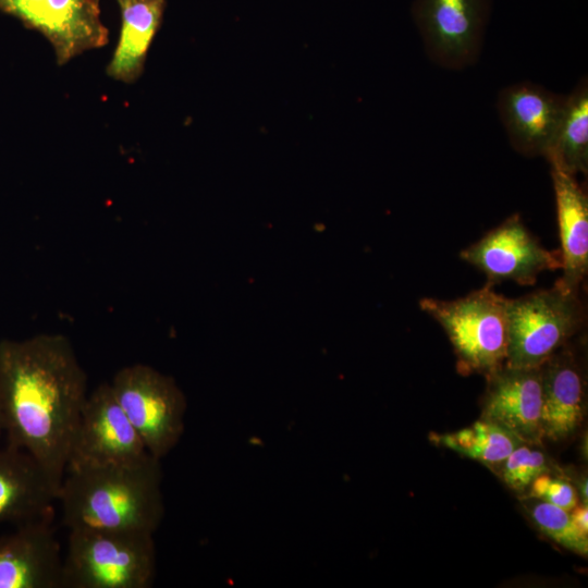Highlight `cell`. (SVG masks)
Wrapping results in <instances>:
<instances>
[{"instance_id":"6da1fadb","label":"cell","mask_w":588,"mask_h":588,"mask_svg":"<svg viewBox=\"0 0 588 588\" xmlns=\"http://www.w3.org/2000/svg\"><path fill=\"white\" fill-rule=\"evenodd\" d=\"M7 443L27 452L61 486L87 397V376L70 340L42 333L0 341Z\"/></svg>"},{"instance_id":"7a4b0ae2","label":"cell","mask_w":588,"mask_h":588,"mask_svg":"<svg viewBox=\"0 0 588 588\" xmlns=\"http://www.w3.org/2000/svg\"><path fill=\"white\" fill-rule=\"evenodd\" d=\"M160 460L66 469L58 494L72 529L155 534L163 514Z\"/></svg>"},{"instance_id":"3957f363","label":"cell","mask_w":588,"mask_h":588,"mask_svg":"<svg viewBox=\"0 0 588 588\" xmlns=\"http://www.w3.org/2000/svg\"><path fill=\"white\" fill-rule=\"evenodd\" d=\"M155 576L152 534L69 530L61 588H148Z\"/></svg>"},{"instance_id":"277c9868","label":"cell","mask_w":588,"mask_h":588,"mask_svg":"<svg viewBox=\"0 0 588 588\" xmlns=\"http://www.w3.org/2000/svg\"><path fill=\"white\" fill-rule=\"evenodd\" d=\"M507 299L486 284L452 301L424 297L419 307L442 327L461 369L488 376L506 362Z\"/></svg>"},{"instance_id":"5b68a950","label":"cell","mask_w":588,"mask_h":588,"mask_svg":"<svg viewBox=\"0 0 588 588\" xmlns=\"http://www.w3.org/2000/svg\"><path fill=\"white\" fill-rule=\"evenodd\" d=\"M507 317L505 365L538 368L584 328L586 308L579 291L554 284L551 289L509 298Z\"/></svg>"},{"instance_id":"8992f818","label":"cell","mask_w":588,"mask_h":588,"mask_svg":"<svg viewBox=\"0 0 588 588\" xmlns=\"http://www.w3.org/2000/svg\"><path fill=\"white\" fill-rule=\"evenodd\" d=\"M150 455L161 461L184 432L187 403L175 381L145 364L119 369L110 382Z\"/></svg>"},{"instance_id":"52a82bcc","label":"cell","mask_w":588,"mask_h":588,"mask_svg":"<svg viewBox=\"0 0 588 588\" xmlns=\"http://www.w3.org/2000/svg\"><path fill=\"white\" fill-rule=\"evenodd\" d=\"M151 456L110 383H101L87 394L72 437L66 469L136 465Z\"/></svg>"},{"instance_id":"ba28073f","label":"cell","mask_w":588,"mask_h":588,"mask_svg":"<svg viewBox=\"0 0 588 588\" xmlns=\"http://www.w3.org/2000/svg\"><path fill=\"white\" fill-rule=\"evenodd\" d=\"M492 0H415L412 15L428 58L462 70L480 56Z\"/></svg>"},{"instance_id":"9c48e42d","label":"cell","mask_w":588,"mask_h":588,"mask_svg":"<svg viewBox=\"0 0 588 588\" xmlns=\"http://www.w3.org/2000/svg\"><path fill=\"white\" fill-rule=\"evenodd\" d=\"M0 11L42 34L59 65L108 42L99 0H0Z\"/></svg>"},{"instance_id":"30bf717a","label":"cell","mask_w":588,"mask_h":588,"mask_svg":"<svg viewBox=\"0 0 588 588\" xmlns=\"http://www.w3.org/2000/svg\"><path fill=\"white\" fill-rule=\"evenodd\" d=\"M460 256L481 271L490 286L504 281L532 285L541 272L562 267L560 250L544 248L518 215L509 217Z\"/></svg>"},{"instance_id":"8fae6325","label":"cell","mask_w":588,"mask_h":588,"mask_svg":"<svg viewBox=\"0 0 588 588\" xmlns=\"http://www.w3.org/2000/svg\"><path fill=\"white\" fill-rule=\"evenodd\" d=\"M564 105V96L531 82L501 89L497 109L513 149L527 157H546L553 147Z\"/></svg>"},{"instance_id":"7c38bea8","label":"cell","mask_w":588,"mask_h":588,"mask_svg":"<svg viewBox=\"0 0 588 588\" xmlns=\"http://www.w3.org/2000/svg\"><path fill=\"white\" fill-rule=\"evenodd\" d=\"M52 519L20 524L0 536V588H61L63 555Z\"/></svg>"},{"instance_id":"4fadbf2b","label":"cell","mask_w":588,"mask_h":588,"mask_svg":"<svg viewBox=\"0 0 588 588\" xmlns=\"http://www.w3.org/2000/svg\"><path fill=\"white\" fill-rule=\"evenodd\" d=\"M487 377L482 418L502 426L525 443H539L543 438L541 368L503 365Z\"/></svg>"},{"instance_id":"5bb4252c","label":"cell","mask_w":588,"mask_h":588,"mask_svg":"<svg viewBox=\"0 0 588 588\" xmlns=\"http://www.w3.org/2000/svg\"><path fill=\"white\" fill-rule=\"evenodd\" d=\"M60 486L25 451L0 446V524L53 517Z\"/></svg>"},{"instance_id":"9a60e30c","label":"cell","mask_w":588,"mask_h":588,"mask_svg":"<svg viewBox=\"0 0 588 588\" xmlns=\"http://www.w3.org/2000/svg\"><path fill=\"white\" fill-rule=\"evenodd\" d=\"M552 179L561 241L560 287L577 292L588 271V197L576 175L555 159H548Z\"/></svg>"},{"instance_id":"2e32d148","label":"cell","mask_w":588,"mask_h":588,"mask_svg":"<svg viewBox=\"0 0 588 588\" xmlns=\"http://www.w3.org/2000/svg\"><path fill=\"white\" fill-rule=\"evenodd\" d=\"M543 438L562 440L579 426L584 413V378L574 356L562 351L541 367Z\"/></svg>"},{"instance_id":"e0dca14e","label":"cell","mask_w":588,"mask_h":588,"mask_svg":"<svg viewBox=\"0 0 588 588\" xmlns=\"http://www.w3.org/2000/svg\"><path fill=\"white\" fill-rule=\"evenodd\" d=\"M117 1L121 30L107 74L117 81L133 83L143 73L147 51L161 24L164 0Z\"/></svg>"},{"instance_id":"ac0fdd59","label":"cell","mask_w":588,"mask_h":588,"mask_svg":"<svg viewBox=\"0 0 588 588\" xmlns=\"http://www.w3.org/2000/svg\"><path fill=\"white\" fill-rule=\"evenodd\" d=\"M555 159L572 174L588 171V83L583 77L565 97L563 115L552 149L546 156Z\"/></svg>"},{"instance_id":"d6986e66","label":"cell","mask_w":588,"mask_h":588,"mask_svg":"<svg viewBox=\"0 0 588 588\" xmlns=\"http://www.w3.org/2000/svg\"><path fill=\"white\" fill-rule=\"evenodd\" d=\"M440 442L486 464L502 463L513 450L524 443L507 429L483 418L468 428L441 436Z\"/></svg>"},{"instance_id":"ffe728a7","label":"cell","mask_w":588,"mask_h":588,"mask_svg":"<svg viewBox=\"0 0 588 588\" xmlns=\"http://www.w3.org/2000/svg\"><path fill=\"white\" fill-rule=\"evenodd\" d=\"M530 515L537 526L552 540L578 554L588 553V535L574 524L569 511L539 501L530 507Z\"/></svg>"},{"instance_id":"44dd1931","label":"cell","mask_w":588,"mask_h":588,"mask_svg":"<svg viewBox=\"0 0 588 588\" xmlns=\"http://www.w3.org/2000/svg\"><path fill=\"white\" fill-rule=\"evenodd\" d=\"M547 471L548 465L542 452L523 443L502 462V478L516 491L525 490L538 476Z\"/></svg>"},{"instance_id":"7402d4cb","label":"cell","mask_w":588,"mask_h":588,"mask_svg":"<svg viewBox=\"0 0 588 588\" xmlns=\"http://www.w3.org/2000/svg\"><path fill=\"white\" fill-rule=\"evenodd\" d=\"M530 493L540 501L553 504L566 511H572L578 502L573 486L563 479L541 474L531 482Z\"/></svg>"},{"instance_id":"603a6c76","label":"cell","mask_w":588,"mask_h":588,"mask_svg":"<svg viewBox=\"0 0 588 588\" xmlns=\"http://www.w3.org/2000/svg\"><path fill=\"white\" fill-rule=\"evenodd\" d=\"M571 517L574 522V524L577 526V528L588 535V507L587 504L583 505H576L573 510Z\"/></svg>"},{"instance_id":"cb8c5ba5","label":"cell","mask_w":588,"mask_h":588,"mask_svg":"<svg viewBox=\"0 0 588 588\" xmlns=\"http://www.w3.org/2000/svg\"><path fill=\"white\" fill-rule=\"evenodd\" d=\"M587 479L584 478L579 485V491H580V495L581 498L587 501Z\"/></svg>"},{"instance_id":"d4e9b609","label":"cell","mask_w":588,"mask_h":588,"mask_svg":"<svg viewBox=\"0 0 588 588\" xmlns=\"http://www.w3.org/2000/svg\"><path fill=\"white\" fill-rule=\"evenodd\" d=\"M3 433V417H2V404H1V392H0V436Z\"/></svg>"}]
</instances>
